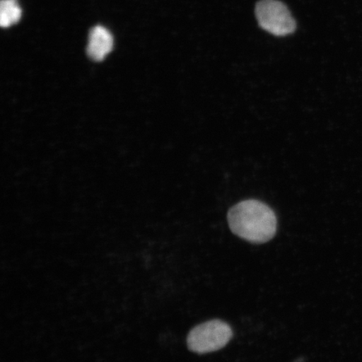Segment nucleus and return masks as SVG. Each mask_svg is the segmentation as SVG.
I'll return each mask as SVG.
<instances>
[{"label": "nucleus", "instance_id": "1", "mask_svg": "<svg viewBox=\"0 0 362 362\" xmlns=\"http://www.w3.org/2000/svg\"><path fill=\"white\" fill-rule=\"evenodd\" d=\"M232 232L252 243L270 241L277 232V217L265 203L256 200L239 202L228 212Z\"/></svg>", "mask_w": 362, "mask_h": 362}, {"label": "nucleus", "instance_id": "3", "mask_svg": "<svg viewBox=\"0 0 362 362\" xmlns=\"http://www.w3.org/2000/svg\"><path fill=\"white\" fill-rule=\"evenodd\" d=\"M256 16L261 28L274 35H291L296 29L291 11L279 0H262L257 4Z\"/></svg>", "mask_w": 362, "mask_h": 362}, {"label": "nucleus", "instance_id": "2", "mask_svg": "<svg viewBox=\"0 0 362 362\" xmlns=\"http://www.w3.org/2000/svg\"><path fill=\"white\" fill-rule=\"evenodd\" d=\"M233 329L223 320H214L197 325L187 337L189 350L197 354H206L223 349L233 338Z\"/></svg>", "mask_w": 362, "mask_h": 362}, {"label": "nucleus", "instance_id": "4", "mask_svg": "<svg viewBox=\"0 0 362 362\" xmlns=\"http://www.w3.org/2000/svg\"><path fill=\"white\" fill-rule=\"evenodd\" d=\"M112 47L113 38L106 28L103 26H96L90 30L88 54L93 60L103 61L111 52Z\"/></svg>", "mask_w": 362, "mask_h": 362}, {"label": "nucleus", "instance_id": "5", "mask_svg": "<svg viewBox=\"0 0 362 362\" xmlns=\"http://www.w3.org/2000/svg\"><path fill=\"white\" fill-rule=\"evenodd\" d=\"M21 17V10L17 0H2L0 4V25L3 28L16 24Z\"/></svg>", "mask_w": 362, "mask_h": 362}]
</instances>
